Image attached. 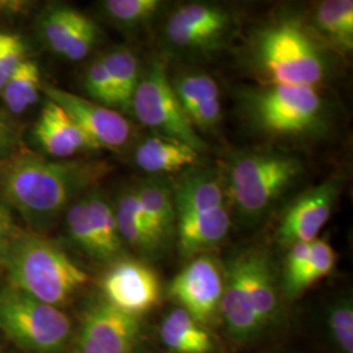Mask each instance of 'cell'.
Here are the masks:
<instances>
[{
    "mask_svg": "<svg viewBox=\"0 0 353 353\" xmlns=\"http://www.w3.org/2000/svg\"><path fill=\"white\" fill-rule=\"evenodd\" d=\"M341 191V181L335 176L319 186L305 191L283 214L276 241L284 248L296 243H310L316 240L322 228L332 214Z\"/></svg>",
    "mask_w": 353,
    "mask_h": 353,
    "instance_id": "cell-11",
    "label": "cell"
},
{
    "mask_svg": "<svg viewBox=\"0 0 353 353\" xmlns=\"http://www.w3.org/2000/svg\"><path fill=\"white\" fill-rule=\"evenodd\" d=\"M108 173L100 161H55L16 152L0 163V198L30 223L49 224Z\"/></svg>",
    "mask_w": 353,
    "mask_h": 353,
    "instance_id": "cell-1",
    "label": "cell"
},
{
    "mask_svg": "<svg viewBox=\"0 0 353 353\" xmlns=\"http://www.w3.org/2000/svg\"><path fill=\"white\" fill-rule=\"evenodd\" d=\"M67 229L76 245L92 258L106 262L101 243L89 219L85 198L72 203L67 211Z\"/></svg>",
    "mask_w": 353,
    "mask_h": 353,
    "instance_id": "cell-30",
    "label": "cell"
},
{
    "mask_svg": "<svg viewBox=\"0 0 353 353\" xmlns=\"http://www.w3.org/2000/svg\"><path fill=\"white\" fill-rule=\"evenodd\" d=\"M0 331L26 351L62 353L71 338V321L58 306L8 285L0 290Z\"/></svg>",
    "mask_w": 353,
    "mask_h": 353,
    "instance_id": "cell-6",
    "label": "cell"
},
{
    "mask_svg": "<svg viewBox=\"0 0 353 353\" xmlns=\"http://www.w3.org/2000/svg\"><path fill=\"white\" fill-rule=\"evenodd\" d=\"M141 331V316L126 314L102 299L80 318L74 353H134Z\"/></svg>",
    "mask_w": 353,
    "mask_h": 353,
    "instance_id": "cell-8",
    "label": "cell"
},
{
    "mask_svg": "<svg viewBox=\"0 0 353 353\" xmlns=\"http://www.w3.org/2000/svg\"><path fill=\"white\" fill-rule=\"evenodd\" d=\"M225 272L220 263L205 254L194 258L169 285V296L181 309L203 326L220 319Z\"/></svg>",
    "mask_w": 353,
    "mask_h": 353,
    "instance_id": "cell-9",
    "label": "cell"
},
{
    "mask_svg": "<svg viewBox=\"0 0 353 353\" xmlns=\"http://www.w3.org/2000/svg\"><path fill=\"white\" fill-rule=\"evenodd\" d=\"M34 137L43 151L62 160L79 152L99 150L72 118L50 100L39 114Z\"/></svg>",
    "mask_w": 353,
    "mask_h": 353,
    "instance_id": "cell-16",
    "label": "cell"
},
{
    "mask_svg": "<svg viewBox=\"0 0 353 353\" xmlns=\"http://www.w3.org/2000/svg\"><path fill=\"white\" fill-rule=\"evenodd\" d=\"M160 338L174 353H214L216 341L208 327L203 326L183 309L176 307L165 316Z\"/></svg>",
    "mask_w": 353,
    "mask_h": 353,
    "instance_id": "cell-21",
    "label": "cell"
},
{
    "mask_svg": "<svg viewBox=\"0 0 353 353\" xmlns=\"http://www.w3.org/2000/svg\"><path fill=\"white\" fill-rule=\"evenodd\" d=\"M41 90V74L36 61L26 59L20 64L1 89L7 110L19 115L34 105Z\"/></svg>",
    "mask_w": 353,
    "mask_h": 353,
    "instance_id": "cell-25",
    "label": "cell"
},
{
    "mask_svg": "<svg viewBox=\"0 0 353 353\" xmlns=\"http://www.w3.org/2000/svg\"><path fill=\"white\" fill-rule=\"evenodd\" d=\"M173 198L178 219L225 205V190L223 179L214 170L199 169L179 179L173 190Z\"/></svg>",
    "mask_w": 353,
    "mask_h": 353,
    "instance_id": "cell-18",
    "label": "cell"
},
{
    "mask_svg": "<svg viewBox=\"0 0 353 353\" xmlns=\"http://www.w3.org/2000/svg\"><path fill=\"white\" fill-rule=\"evenodd\" d=\"M101 288L106 303L130 316L151 312L161 299V283L156 271L132 259L114 263L102 279Z\"/></svg>",
    "mask_w": 353,
    "mask_h": 353,
    "instance_id": "cell-10",
    "label": "cell"
},
{
    "mask_svg": "<svg viewBox=\"0 0 353 353\" xmlns=\"http://www.w3.org/2000/svg\"><path fill=\"white\" fill-rule=\"evenodd\" d=\"M97 34H99L97 26L89 17L85 16L84 20L81 21V24L77 28L75 34L67 43L62 55L71 62L83 61L93 49V46L97 41Z\"/></svg>",
    "mask_w": 353,
    "mask_h": 353,
    "instance_id": "cell-35",
    "label": "cell"
},
{
    "mask_svg": "<svg viewBox=\"0 0 353 353\" xmlns=\"http://www.w3.org/2000/svg\"><path fill=\"white\" fill-rule=\"evenodd\" d=\"M17 229L13 224L12 214L6 205L0 204V245L8 240Z\"/></svg>",
    "mask_w": 353,
    "mask_h": 353,
    "instance_id": "cell-39",
    "label": "cell"
},
{
    "mask_svg": "<svg viewBox=\"0 0 353 353\" xmlns=\"http://www.w3.org/2000/svg\"><path fill=\"white\" fill-rule=\"evenodd\" d=\"M316 88L259 84L241 90L240 105L252 130L272 139L310 141L327 134L331 113Z\"/></svg>",
    "mask_w": 353,
    "mask_h": 353,
    "instance_id": "cell-4",
    "label": "cell"
},
{
    "mask_svg": "<svg viewBox=\"0 0 353 353\" xmlns=\"http://www.w3.org/2000/svg\"><path fill=\"white\" fill-rule=\"evenodd\" d=\"M191 125L202 130H211L219 125L221 118V103L220 100H210L192 109L189 114Z\"/></svg>",
    "mask_w": 353,
    "mask_h": 353,
    "instance_id": "cell-37",
    "label": "cell"
},
{
    "mask_svg": "<svg viewBox=\"0 0 353 353\" xmlns=\"http://www.w3.org/2000/svg\"><path fill=\"white\" fill-rule=\"evenodd\" d=\"M84 17L85 14L67 6L54 7L46 13L42 21V34L51 50L62 55Z\"/></svg>",
    "mask_w": 353,
    "mask_h": 353,
    "instance_id": "cell-28",
    "label": "cell"
},
{
    "mask_svg": "<svg viewBox=\"0 0 353 353\" xmlns=\"http://www.w3.org/2000/svg\"><path fill=\"white\" fill-rule=\"evenodd\" d=\"M131 112L141 125L157 131L159 135L182 141L198 152L205 147L178 101L161 59H154L140 77Z\"/></svg>",
    "mask_w": 353,
    "mask_h": 353,
    "instance_id": "cell-7",
    "label": "cell"
},
{
    "mask_svg": "<svg viewBox=\"0 0 353 353\" xmlns=\"http://www.w3.org/2000/svg\"><path fill=\"white\" fill-rule=\"evenodd\" d=\"M303 161L275 151H241L228 163V191L243 224L265 219L279 198L303 174Z\"/></svg>",
    "mask_w": 353,
    "mask_h": 353,
    "instance_id": "cell-5",
    "label": "cell"
},
{
    "mask_svg": "<svg viewBox=\"0 0 353 353\" xmlns=\"http://www.w3.org/2000/svg\"><path fill=\"white\" fill-rule=\"evenodd\" d=\"M0 265L11 287L58 307L89 281L88 274L58 245L19 230L0 245Z\"/></svg>",
    "mask_w": 353,
    "mask_h": 353,
    "instance_id": "cell-3",
    "label": "cell"
},
{
    "mask_svg": "<svg viewBox=\"0 0 353 353\" xmlns=\"http://www.w3.org/2000/svg\"><path fill=\"white\" fill-rule=\"evenodd\" d=\"M245 57L261 84L316 88L332 74L335 52L310 26L293 17H281L252 33Z\"/></svg>",
    "mask_w": 353,
    "mask_h": 353,
    "instance_id": "cell-2",
    "label": "cell"
},
{
    "mask_svg": "<svg viewBox=\"0 0 353 353\" xmlns=\"http://www.w3.org/2000/svg\"><path fill=\"white\" fill-rule=\"evenodd\" d=\"M85 88L93 102L114 110L118 109L113 81L101 59H97L89 65L85 75Z\"/></svg>",
    "mask_w": 353,
    "mask_h": 353,
    "instance_id": "cell-33",
    "label": "cell"
},
{
    "mask_svg": "<svg viewBox=\"0 0 353 353\" xmlns=\"http://www.w3.org/2000/svg\"><path fill=\"white\" fill-rule=\"evenodd\" d=\"M172 87L186 115L203 102L219 99V87L214 77L205 74L179 76Z\"/></svg>",
    "mask_w": 353,
    "mask_h": 353,
    "instance_id": "cell-32",
    "label": "cell"
},
{
    "mask_svg": "<svg viewBox=\"0 0 353 353\" xmlns=\"http://www.w3.org/2000/svg\"><path fill=\"white\" fill-rule=\"evenodd\" d=\"M26 51L21 36L0 32V92L16 68L26 61Z\"/></svg>",
    "mask_w": 353,
    "mask_h": 353,
    "instance_id": "cell-34",
    "label": "cell"
},
{
    "mask_svg": "<svg viewBox=\"0 0 353 353\" xmlns=\"http://www.w3.org/2000/svg\"><path fill=\"white\" fill-rule=\"evenodd\" d=\"M310 29L332 52L348 55L353 50L352 0L321 1Z\"/></svg>",
    "mask_w": 353,
    "mask_h": 353,
    "instance_id": "cell-19",
    "label": "cell"
},
{
    "mask_svg": "<svg viewBox=\"0 0 353 353\" xmlns=\"http://www.w3.org/2000/svg\"><path fill=\"white\" fill-rule=\"evenodd\" d=\"M220 319L228 336L239 344L252 343L265 334L252 309L240 254L230 259L225 270Z\"/></svg>",
    "mask_w": 353,
    "mask_h": 353,
    "instance_id": "cell-14",
    "label": "cell"
},
{
    "mask_svg": "<svg viewBox=\"0 0 353 353\" xmlns=\"http://www.w3.org/2000/svg\"><path fill=\"white\" fill-rule=\"evenodd\" d=\"M328 341L336 353H353V303L351 297H339L326 312Z\"/></svg>",
    "mask_w": 353,
    "mask_h": 353,
    "instance_id": "cell-29",
    "label": "cell"
},
{
    "mask_svg": "<svg viewBox=\"0 0 353 353\" xmlns=\"http://www.w3.org/2000/svg\"><path fill=\"white\" fill-rule=\"evenodd\" d=\"M232 17L224 8L204 3L179 7L165 26V37L181 51L212 50L230 32Z\"/></svg>",
    "mask_w": 353,
    "mask_h": 353,
    "instance_id": "cell-12",
    "label": "cell"
},
{
    "mask_svg": "<svg viewBox=\"0 0 353 353\" xmlns=\"http://www.w3.org/2000/svg\"><path fill=\"white\" fill-rule=\"evenodd\" d=\"M85 203L89 219L101 243L105 261H112L122 252V240L118 232L115 211L110 203L94 192L85 196Z\"/></svg>",
    "mask_w": 353,
    "mask_h": 353,
    "instance_id": "cell-26",
    "label": "cell"
},
{
    "mask_svg": "<svg viewBox=\"0 0 353 353\" xmlns=\"http://www.w3.org/2000/svg\"><path fill=\"white\" fill-rule=\"evenodd\" d=\"M252 309L263 330L275 327L281 319V297L271 256L263 249L240 252Z\"/></svg>",
    "mask_w": 353,
    "mask_h": 353,
    "instance_id": "cell-15",
    "label": "cell"
},
{
    "mask_svg": "<svg viewBox=\"0 0 353 353\" xmlns=\"http://www.w3.org/2000/svg\"><path fill=\"white\" fill-rule=\"evenodd\" d=\"M101 61L113 81L118 109L131 112L132 99L140 81L137 55L127 49H117L103 55Z\"/></svg>",
    "mask_w": 353,
    "mask_h": 353,
    "instance_id": "cell-24",
    "label": "cell"
},
{
    "mask_svg": "<svg viewBox=\"0 0 353 353\" xmlns=\"http://www.w3.org/2000/svg\"><path fill=\"white\" fill-rule=\"evenodd\" d=\"M134 159L141 170L151 174H165L195 164L199 159V152L182 141L157 134L140 143Z\"/></svg>",
    "mask_w": 353,
    "mask_h": 353,
    "instance_id": "cell-20",
    "label": "cell"
},
{
    "mask_svg": "<svg viewBox=\"0 0 353 353\" xmlns=\"http://www.w3.org/2000/svg\"><path fill=\"white\" fill-rule=\"evenodd\" d=\"M160 0H108L102 8L114 23L126 28H137L150 23L163 8Z\"/></svg>",
    "mask_w": 353,
    "mask_h": 353,
    "instance_id": "cell-31",
    "label": "cell"
},
{
    "mask_svg": "<svg viewBox=\"0 0 353 353\" xmlns=\"http://www.w3.org/2000/svg\"><path fill=\"white\" fill-rule=\"evenodd\" d=\"M288 249H290V252H288L285 265H284L283 285H281L283 292L287 288H290L292 283L301 274L303 265L306 263L309 254H310L312 242L310 243H296V245H292Z\"/></svg>",
    "mask_w": 353,
    "mask_h": 353,
    "instance_id": "cell-36",
    "label": "cell"
},
{
    "mask_svg": "<svg viewBox=\"0 0 353 353\" xmlns=\"http://www.w3.org/2000/svg\"><path fill=\"white\" fill-rule=\"evenodd\" d=\"M20 143V131L8 114L0 112V163L16 153Z\"/></svg>",
    "mask_w": 353,
    "mask_h": 353,
    "instance_id": "cell-38",
    "label": "cell"
},
{
    "mask_svg": "<svg viewBox=\"0 0 353 353\" xmlns=\"http://www.w3.org/2000/svg\"><path fill=\"white\" fill-rule=\"evenodd\" d=\"M336 252L326 240H316L312 242V249L301 274L292 283L290 288L284 290L288 299H296L301 296L305 290L313 287L316 281L326 278L334 270L336 263Z\"/></svg>",
    "mask_w": 353,
    "mask_h": 353,
    "instance_id": "cell-27",
    "label": "cell"
},
{
    "mask_svg": "<svg viewBox=\"0 0 353 353\" xmlns=\"http://www.w3.org/2000/svg\"><path fill=\"white\" fill-rule=\"evenodd\" d=\"M134 191L152 230L168 243L174 233L176 221L173 189L164 179L150 178Z\"/></svg>",
    "mask_w": 353,
    "mask_h": 353,
    "instance_id": "cell-22",
    "label": "cell"
},
{
    "mask_svg": "<svg viewBox=\"0 0 353 353\" xmlns=\"http://www.w3.org/2000/svg\"><path fill=\"white\" fill-rule=\"evenodd\" d=\"M43 90L49 100L58 103L99 150H118L131 138V123L119 112L58 87L46 85Z\"/></svg>",
    "mask_w": 353,
    "mask_h": 353,
    "instance_id": "cell-13",
    "label": "cell"
},
{
    "mask_svg": "<svg viewBox=\"0 0 353 353\" xmlns=\"http://www.w3.org/2000/svg\"><path fill=\"white\" fill-rule=\"evenodd\" d=\"M230 216L223 205L208 212L176 219L179 252L185 258H194L212 250L227 239Z\"/></svg>",
    "mask_w": 353,
    "mask_h": 353,
    "instance_id": "cell-17",
    "label": "cell"
},
{
    "mask_svg": "<svg viewBox=\"0 0 353 353\" xmlns=\"http://www.w3.org/2000/svg\"><path fill=\"white\" fill-rule=\"evenodd\" d=\"M115 217L121 240L126 241L137 252L154 256L164 249L166 243L152 230L134 190H128L119 198Z\"/></svg>",
    "mask_w": 353,
    "mask_h": 353,
    "instance_id": "cell-23",
    "label": "cell"
}]
</instances>
